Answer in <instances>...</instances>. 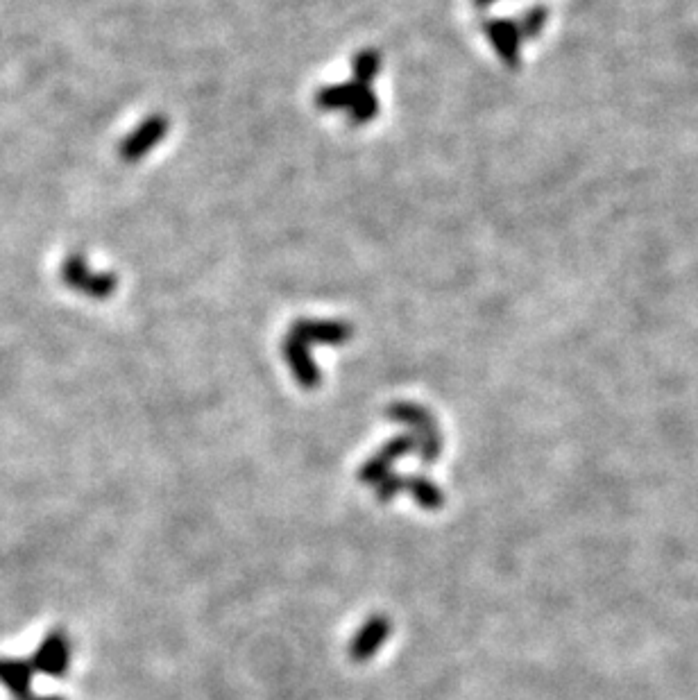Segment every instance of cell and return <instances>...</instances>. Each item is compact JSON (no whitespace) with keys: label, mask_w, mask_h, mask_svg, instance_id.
Listing matches in <instances>:
<instances>
[{"label":"cell","mask_w":698,"mask_h":700,"mask_svg":"<svg viewBox=\"0 0 698 700\" xmlns=\"http://www.w3.org/2000/svg\"><path fill=\"white\" fill-rule=\"evenodd\" d=\"M388 417L393 422L406 424L413 429V438L417 442V456L424 465H433L442 454V435L431 411L424 406L408 404V401H395L388 408Z\"/></svg>","instance_id":"cell-1"},{"label":"cell","mask_w":698,"mask_h":700,"mask_svg":"<svg viewBox=\"0 0 698 700\" xmlns=\"http://www.w3.org/2000/svg\"><path fill=\"white\" fill-rule=\"evenodd\" d=\"M316 102L320 109H347L354 123L372 121L377 116V98L372 96L368 84H340L327 87L318 93Z\"/></svg>","instance_id":"cell-2"},{"label":"cell","mask_w":698,"mask_h":700,"mask_svg":"<svg viewBox=\"0 0 698 700\" xmlns=\"http://www.w3.org/2000/svg\"><path fill=\"white\" fill-rule=\"evenodd\" d=\"M62 281L75 293L93 297V300H107L116 293L118 286L116 275H112V272H93L80 254H71L64 261Z\"/></svg>","instance_id":"cell-3"},{"label":"cell","mask_w":698,"mask_h":700,"mask_svg":"<svg viewBox=\"0 0 698 700\" xmlns=\"http://www.w3.org/2000/svg\"><path fill=\"white\" fill-rule=\"evenodd\" d=\"M71 639L64 628H55L41 639L37 651L32 655V667L48 678H64L71 667Z\"/></svg>","instance_id":"cell-4"},{"label":"cell","mask_w":698,"mask_h":700,"mask_svg":"<svg viewBox=\"0 0 698 700\" xmlns=\"http://www.w3.org/2000/svg\"><path fill=\"white\" fill-rule=\"evenodd\" d=\"M417 449V442L413 435H397L395 440H390L388 445H383L377 454H374L368 463H363L359 469V481L365 485H377L383 481L399 458L413 454Z\"/></svg>","instance_id":"cell-5"},{"label":"cell","mask_w":698,"mask_h":700,"mask_svg":"<svg viewBox=\"0 0 698 700\" xmlns=\"http://www.w3.org/2000/svg\"><path fill=\"white\" fill-rule=\"evenodd\" d=\"M168 130H170V125L164 116H159V114L150 116L139 127H136L130 136H125V141L121 143L118 155H121L127 164H136V161H141L143 157L148 155V152L157 148L159 141L168 134Z\"/></svg>","instance_id":"cell-6"},{"label":"cell","mask_w":698,"mask_h":700,"mask_svg":"<svg viewBox=\"0 0 698 700\" xmlns=\"http://www.w3.org/2000/svg\"><path fill=\"white\" fill-rule=\"evenodd\" d=\"M390 633H393V621L386 614H374L359 628V633L354 635L352 642H349V657L359 664L372 660L379 648L388 642Z\"/></svg>","instance_id":"cell-7"},{"label":"cell","mask_w":698,"mask_h":700,"mask_svg":"<svg viewBox=\"0 0 698 700\" xmlns=\"http://www.w3.org/2000/svg\"><path fill=\"white\" fill-rule=\"evenodd\" d=\"M284 358L302 388L311 390L320 386V370L316 361H313L309 345L302 343V340L295 338L293 334H288L284 343Z\"/></svg>","instance_id":"cell-8"},{"label":"cell","mask_w":698,"mask_h":700,"mask_svg":"<svg viewBox=\"0 0 698 700\" xmlns=\"http://www.w3.org/2000/svg\"><path fill=\"white\" fill-rule=\"evenodd\" d=\"M295 338H300L306 345H343L347 338H352V327L343 322H311L302 320L291 329Z\"/></svg>","instance_id":"cell-9"},{"label":"cell","mask_w":698,"mask_h":700,"mask_svg":"<svg viewBox=\"0 0 698 700\" xmlns=\"http://www.w3.org/2000/svg\"><path fill=\"white\" fill-rule=\"evenodd\" d=\"M34 667L21 657H0V685L10 691L14 700H28L32 696Z\"/></svg>","instance_id":"cell-10"},{"label":"cell","mask_w":698,"mask_h":700,"mask_svg":"<svg viewBox=\"0 0 698 700\" xmlns=\"http://www.w3.org/2000/svg\"><path fill=\"white\" fill-rule=\"evenodd\" d=\"M485 34H488L492 46L497 48L499 57L504 59L508 66H517L519 39H522V34H519V30H517V23H513V21H488L485 23Z\"/></svg>","instance_id":"cell-11"},{"label":"cell","mask_w":698,"mask_h":700,"mask_svg":"<svg viewBox=\"0 0 698 700\" xmlns=\"http://www.w3.org/2000/svg\"><path fill=\"white\" fill-rule=\"evenodd\" d=\"M404 492L411 494L417 506L424 510H440L445 506V492H442V488H438V485L427 476H420V474L406 476Z\"/></svg>","instance_id":"cell-12"},{"label":"cell","mask_w":698,"mask_h":700,"mask_svg":"<svg viewBox=\"0 0 698 700\" xmlns=\"http://www.w3.org/2000/svg\"><path fill=\"white\" fill-rule=\"evenodd\" d=\"M379 66H381V57L377 50H363V53L354 59V73H356L354 82L368 84L370 87L372 80L377 78Z\"/></svg>","instance_id":"cell-13"},{"label":"cell","mask_w":698,"mask_h":700,"mask_svg":"<svg viewBox=\"0 0 698 700\" xmlns=\"http://www.w3.org/2000/svg\"><path fill=\"white\" fill-rule=\"evenodd\" d=\"M544 25H547V10L544 7H533L517 21V30L522 37H538Z\"/></svg>","instance_id":"cell-14"},{"label":"cell","mask_w":698,"mask_h":700,"mask_svg":"<svg viewBox=\"0 0 698 700\" xmlns=\"http://www.w3.org/2000/svg\"><path fill=\"white\" fill-rule=\"evenodd\" d=\"M404 481H406V476L397 474V472H390L386 478H383V481L377 483V488H374V494H377V499L381 503L393 501L399 492H404Z\"/></svg>","instance_id":"cell-15"},{"label":"cell","mask_w":698,"mask_h":700,"mask_svg":"<svg viewBox=\"0 0 698 700\" xmlns=\"http://www.w3.org/2000/svg\"><path fill=\"white\" fill-rule=\"evenodd\" d=\"M28 700H68V698H64V696H55V694H50V696H30Z\"/></svg>","instance_id":"cell-16"},{"label":"cell","mask_w":698,"mask_h":700,"mask_svg":"<svg viewBox=\"0 0 698 700\" xmlns=\"http://www.w3.org/2000/svg\"><path fill=\"white\" fill-rule=\"evenodd\" d=\"M492 3H499V0H474V5H476V7H488V5H492Z\"/></svg>","instance_id":"cell-17"}]
</instances>
